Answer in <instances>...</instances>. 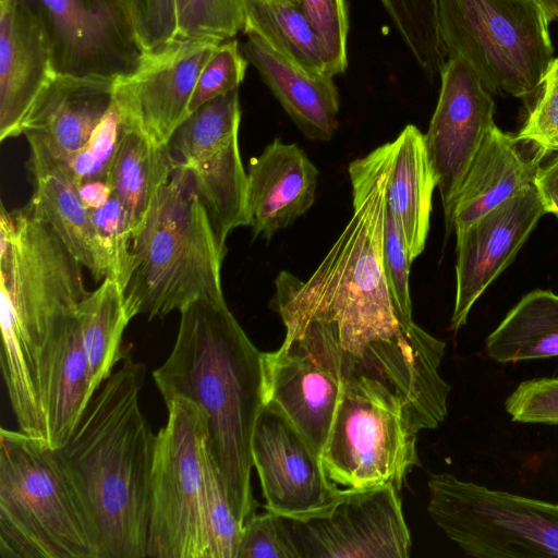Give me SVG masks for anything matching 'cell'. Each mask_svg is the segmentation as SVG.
Masks as SVG:
<instances>
[{"instance_id": "obj_1", "label": "cell", "mask_w": 558, "mask_h": 558, "mask_svg": "<svg viewBox=\"0 0 558 558\" xmlns=\"http://www.w3.org/2000/svg\"><path fill=\"white\" fill-rule=\"evenodd\" d=\"M392 144L349 165L353 214L328 253L301 280L278 275L272 307L295 341L342 390L398 413L416 433L448 415L440 375L446 343L395 306L383 264Z\"/></svg>"}, {"instance_id": "obj_2", "label": "cell", "mask_w": 558, "mask_h": 558, "mask_svg": "<svg viewBox=\"0 0 558 558\" xmlns=\"http://www.w3.org/2000/svg\"><path fill=\"white\" fill-rule=\"evenodd\" d=\"M83 265L28 201L0 214L1 371L22 432L47 428L48 396L71 317L87 295Z\"/></svg>"}, {"instance_id": "obj_3", "label": "cell", "mask_w": 558, "mask_h": 558, "mask_svg": "<svg viewBox=\"0 0 558 558\" xmlns=\"http://www.w3.org/2000/svg\"><path fill=\"white\" fill-rule=\"evenodd\" d=\"M180 314L172 351L153 378L166 404L183 397L204 411L210 452L243 526L258 506L251 485L252 437L266 402L264 352L225 299H198Z\"/></svg>"}, {"instance_id": "obj_4", "label": "cell", "mask_w": 558, "mask_h": 558, "mask_svg": "<svg viewBox=\"0 0 558 558\" xmlns=\"http://www.w3.org/2000/svg\"><path fill=\"white\" fill-rule=\"evenodd\" d=\"M145 367L129 353L54 452L81 499L98 558H146L156 436L143 415Z\"/></svg>"}, {"instance_id": "obj_5", "label": "cell", "mask_w": 558, "mask_h": 558, "mask_svg": "<svg viewBox=\"0 0 558 558\" xmlns=\"http://www.w3.org/2000/svg\"><path fill=\"white\" fill-rule=\"evenodd\" d=\"M226 253L190 170L175 165L132 239L122 288L128 318H161L198 299H225L221 265Z\"/></svg>"}, {"instance_id": "obj_6", "label": "cell", "mask_w": 558, "mask_h": 558, "mask_svg": "<svg viewBox=\"0 0 558 558\" xmlns=\"http://www.w3.org/2000/svg\"><path fill=\"white\" fill-rule=\"evenodd\" d=\"M0 558H98L87 514L54 449L4 427Z\"/></svg>"}, {"instance_id": "obj_7", "label": "cell", "mask_w": 558, "mask_h": 558, "mask_svg": "<svg viewBox=\"0 0 558 558\" xmlns=\"http://www.w3.org/2000/svg\"><path fill=\"white\" fill-rule=\"evenodd\" d=\"M447 58L461 57L490 94H534L554 60L550 21L535 0H438Z\"/></svg>"}, {"instance_id": "obj_8", "label": "cell", "mask_w": 558, "mask_h": 558, "mask_svg": "<svg viewBox=\"0 0 558 558\" xmlns=\"http://www.w3.org/2000/svg\"><path fill=\"white\" fill-rule=\"evenodd\" d=\"M427 510L475 558H558V504L492 489L452 473L432 474Z\"/></svg>"}, {"instance_id": "obj_9", "label": "cell", "mask_w": 558, "mask_h": 558, "mask_svg": "<svg viewBox=\"0 0 558 558\" xmlns=\"http://www.w3.org/2000/svg\"><path fill=\"white\" fill-rule=\"evenodd\" d=\"M166 405L168 421L156 436L146 557L207 558L206 415L183 397Z\"/></svg>"}, {"instance_id": "obj_10", "label": "cell", "mask_w": 558, "mask_h": 558, "mask_svg": "<svg viewBox=\"0 0 558 558\" xmlns=\"http://www.w3.org/2000/svg\"><path fill=\"white\" fill-rule=\"evenodd\" d=\"M240 121L235 89L190 112L167 145L174 165L190 170L198 198L225 245L232 230L248 225Z\"/></svg>"}, {"instance_id": "obj_11", "label": "cell", "mask_w": 558, "mask_h": 558, "mask_svg": "<svg viewBox=\"0 0 558 558\" xmlns=\"http://www.w3.org/2000/svg\"><path fill=\"white\" fill-rule=\"evenodd\" d=\"M416 435L398 413L342 390L322 464L339 487L392 485L400 492L420 465Z\"/></svg>"}, {"instance_id": "obj_12", "label": "cell", "mask_w": 558, "mask_h": 558, "mask_svg": "<svg viewBox=\"0 0 558 558\" xmlns=\"http://www.w3.org/2000/svg\"><path fill=\"white\" fill-rule=\"evenodd\" d=\"M57 75L116 78L132 73L142 49L121 0H27Z\"/></svg>"}, {"instance_id": "obj_13", "label": "cell", "mask_w": 558, "mask_h": 558, "mask_svg": "<svg viewBox=\"0 0 558 558\" xmlns=\"http://www.w3.org/2000/svg\"><path fill=\"white\" fill-rule=\"evenodd\" d=\"M299 558H408L411 536L392 485L342 488L325 510L287 518Z\"/></svg>"}, {"instance_id": "obj_14", "label": "cell", "mask_w": 558, "mask_h": 558, "mask_svg": "<svg viewBox=\"0 0 558 558\" xmlns=\"http://www.w3.org/2000/svg\"><path fill=\"white\" fill-rule=\"evenodd\" d=\"M219 43L175 37L145 52L132 73L116 77L113 100L126 124L167 146L189 116L199 73Z\"/></svg>"}, {"instance_id": "obj_15", "label": "cell", "mask_w": 558, "mask_h": 558, "mask_svg": "<svg viewBox=\"0 0 558 558\" xmlns=\"http://www.w3.org/2000/svg\"><path fill=\"white\" fill-rule=\"evenodd\" d=\"M252 460L266 510L287 518H306L328 508L341 488L331 482L320 456L271 401L255 422Z\"/></svg>"}, {"instance_id": "obj_16", "label": "cell", "mask_w": 558, "mask_h": 558, "mask_svg": "<svg viewBox=\"0 0 558 558\" xmlns=\"http://www.w3.org/2000/svg\"><path fill=\"white\" fill-rule=\"evenodd\" d=\"M439 76V97L424 137L447 221L468 169L495 125V102L461 57L447 58Z\"/></svg>"}, {"instance_id": "obj_17", "label": "cell", "mask_w": 558, "mask_h": 558, "mask_svg": "<svg viewBox=\"0 0 558 558\" xmlns=\"http://www.w3.org/2000/svg\"><path fill=\"white\" fill-rule=\"evenodd\" d=\"M545 214L532 185L456 232V299L451 330L457 331L465 325L474 303L514 259Z\"/></svg>"}, {"instance_id": "obj_18", "label": "cell", "mask_w": 558, "mask_h": 558, "mask_svg": "<svg viewBox=\"0 0 558 558\" xmlns=\"http://www.w3.org/2000/svg\"><path fill=\"white\" fill-rule=\"evenodd\" d=\"M56 75L27 0L0 2V141L23 135L33 106Z\"/></svg>"}, {"instance_id": "obj_19", "label": "cell", "mask_w": 558, "mask_h": 558, "mask_svg": "<svg viewBox=\"0 0 558 558\" xmlns=\"http://www.w3.org/2000/svg\"><path fill=\"white\" fill-rule=\"evenodd\" d=\"M246 207L255 236L269 240L314 204L319 171L294 143L275 138L251 159Z\"/></svg>"}, {"instance_id": "obj_20", "label": "cell", "mask_w": 558, "mask_h": 558, "mask_svg": "<svg viewBox=\"0 0 558 558\" xmlns=\"http://www.w3.org/2000/svg\"><path fill=\"white\" fill-rule=\"evenodd\" d=\"M266 401H271L320 456L342 392L340 384L292 340L264 352Z\"/></svg>"}, {"instance_id": "obj_21", "label": "cell", "mask_w": 558, "mask_h": 558, "mask_svg": "<svg viewBox=\"0 0 558 558\" xmlns=\"http://www.w3.org/2000/svg\"><path fill=\"white\" fill-rule=\"evenodd\" d=\"M113 83L114 78L56 75L33 106L23 135L38 138L66 163L112 106Z\"/></svg>"}, {"instance_id": "obj_22", "label": "cell", "mask_w": 558, "mask_h": 558, "mask_svg": "<svg viewBox=\"0 0 558 558\" xmlns=\"http://www.w3.org/2000/svg\"><path fill=\"white\" fill-rule=\"evenodd\" d=\"M521 140L496 124L477 149L454 198L447 231H461L486 211L534 185L545 153L523 150Z\"/></svg>"}, {"instance_id": "obj_23", "label": "cell", "mask_w": 558, "mask_h": 558, "mask_svg": "<svg viewBox=\"0 0 558 558\" xmlns=\"http://www.w3.org/2000/svg\"><path fill=\"white\" fill-rule=\"evenodd\" d=\"M26 138L29 144L27 168L34 187L29 202L94 280L106 279L107 260L68 165L52 156L38 138Z\"/></svg>"}, {"instance_id": "obj_24", "label": "cell", "mask_w": 558, "mask_h": 558, "mask_svg": "<svg viewBox=\"0 0 558 558\" xmlns=\"http://www.w3.org/2000/svg\"><path fill=\"white\" fill-rule=\"evenodd\" d=\"M241 49L305 137L326 142L335 135L340 101L333 75L300 70L254 35Z\"/></svg>"}, {"instance_id": "obj_25", "label": "cell", "mask_w": 558, "mask_h": 558, "mask_svg": "<svg viewBox=\"0 0 558 558\" xmlns=\"http://www.w3.org/2000/svg\"><path fill=\"white\" fill-rule=\"evenodd\" d=\"M391 144L386 204L413 262L425 247L437 180L424 134L415 125L408 124Z\"/></svg>"}, {"instance_id": "obj_26", "label": "cell", "mask_w": 558, "mask_h": 558, "mask_svg": "<svg viewBox=\"0 0 558 558\" xmlns=\"http://www.w3.org/2000/svg\"><path fill=\"white\" fill-rule=\"evenodd\" d=\"M174 167L167 146L129 126L116 156L110 182L113 194L125 211L133 236L144 225Z\"/></svg>"}, {"instance_id": "obj_27", "label": "cell", "mask_w": 558, "mask_h": 558, "mask_svg": "<svg viewBox=\"0 0 558 558\" xmlns=\"http://www.w3.org/2000/svg\"><path fill=\"white\" fill-rule=\"evenodd\" d=\"M485 352L501 364L558 356V295L539 289L524 295L488 335Z\"/></svg>"}, {"instance_id": "obj_28", "label": "cell", "mask_w": 558, "mask_h": 558, "mask_svg": "<svg viewBox=\"0 0 558 558\" xmlns=\"http://www.w3.org/2000/svg\"><path fill=\"white\" fill-rule=\"evenodd\" d=\"M245 35L308 74L328 73L324 50L311 23L289 0H242Z\"/></svg>"}, {"instance_id": "obj_29", "label": "cell", "mask_w": 558, "mask_h": 558, "mask_svg": "<svg viewBox=\"0 0 558 558\" xmlns=\"http://www.w3.org/2000/svg\"><path fill=\"white\" fill-rule=\"evenodd\" d=\"M84 351L94 395L126 353L122 336L131 322L125 313L122 289L111 278L88 292L77 307Z\"/></svg>"}, {"instance_id": "obj_30", "label": "cell", "mask_w": 558, "mask_h": 558, "mask_svg": "<svg viewBox=\"0 0 558 558\" xmlns=\"http://www.w3.org/2000/svg\"><path fill=\"white\" fill-rule=\"evenodd\" d=\"M417 65L434 81L447 61L439 34L438 0H380Z\"/></svg>"}, {"instance_id": "obj_31", "label": "cell", "mask_w": 558, "mask_h": 558, "mask_svg": "<svg viewBox=\"0 0 558 558\" xmlns=\"http://www.w3.org/2000/svg\"><path fill=\"white\" fill-rule=\"evenodd\" d=\"M204 510L207 558H236L243 526L233 513L209 446L205 460Z\"/></svg>"}, {"instance_id": "obj_32", "label": "cell", "mask_w": 558, "mask_h": 558, "mask_svg": "<svg viewBox=\"0 0 558 558\" xmlns=\"http://www.w3.org/2000/svg\"><path fill=\"white\" fill-rule=\"evenodd\" d=\"M177 37L225 41L243 31L242 0H177Z\"/></svg>"}, {"instance_id": "obj_33", "label": "cell", "mask_w": 558, "mask_h": 558, "mask_svg": "<svg viewBox=\"0 0 558 558\" xmlns=\"http://www.w3.org/2000/svg\"><path fill=\"white\" fill-rule=\"evenodd\" d=\"M128 129L129 125L113 100L85 146L66 162L76 184L110 179L116 156Z\"/></svg>"}, {"instance_id": "obj_34", "label": "cell", "mask_w": 558, "mask_h": 558, "mask_svg": "<svg viewBox=\"0 0 558 558\" xmlns=\"http://www.w3.org/2000/svg\"><path fill=\"white\" fill-rule=\"evenodd\" d=\"M305 15L322 44L326 70L331 75L347 69L349 16L345 0H289Z\"/></svg>"}, {"instance_id": "obj_35", "label": "cell", "mask_w": 558, "mask_h": 558, "mask_svg": "<svg viewBox=\"0 0 558 558\" xmlns=\"http://www.w3.org/2000/svg\"><path fill=\"white\" fill-rule=\"evenodd\" d=\"M88 211L107 260V278L117 281L122 289L128 277L133 238L125 211L114 194L104 205Z\"/></svg>"}, {"instance_id": "obj_36", "label": "cell", "mask_w": 558, "mask_h": 558, "mask_svg": "<svg viewBox=\"0 0 558 558\" xmlns=\"http://www.w3.org/2000/svg\"><path fill=\"white\" fill-rule=\"evenodd\" d=\"M247 64L248 61L236 39L219 43L199 73L189 112L221 95L239 89Z\"/></svg>"}, {"instance_id": "obj_37", "label": "cell", "mask_w": 558, "mask_h": 558, "mask_svg": "<svg viewBox=\"0 0 558 558\" xmlns=\"http://www.w3.org/2000/svg\"><path fill=\"white\" fill-rule=\"evenodd\" d=\"M236 558H299L287 519L267 510L243 525Z\"/></svg>"}, {"instance_id": "obj_38", "label": "cell", "mask_w": 558, "mask_h": 558, "mask_svg": "<svg viewBox=\"0 0 558 558\" xmlns=\"http://www.w3.org/2000/svg\"><path fill=\"white\" fill-rule=\"evenodd\" d=\"M505 410L517 423L558 425V377L521 381L506 398Z\"/></svg>"}, {"instance_id": "obj_39", "label": "cell", "mask_w": 558, "mask_h": 558, "mask_svg": "<svg viewBox=\"0 0 558 558\" xmlns=\"http://www.w3.org/2000/svg\"><path fill=\"white\" fill-rule=\"evenodd\" d=\"M144 52L177 37V0H121Z\"/></svg>"}, {"instance_id": "obj_40", "label": "cell", "mask_w": 558, "mask_h": 558, "mask_svg": "<svg viewBox=\"0 0 558 558\" xmlns=\"http://www.w3.org/2000/svg\"><path fill=\"white\" fill-rule=\"evenodd\" d=\"M383 264L390 298L404 317L412 318L409 289L411 259L402 232L387 208L384 218Z\"/></svg>"}, {"instance_id": "obj_41", "label": "cell", "mask_w": 558, "mask_h": 558, "mask_svg": "<svg viewBox=\"0 0 558 558\" xmlns=\"http://www.w3.org/2000/svg\"><path fill=\"white\" fill-rule=\"evenodd\" d=\"M542 94L517 137L546 151H558V57L551 61Z\"/></svg>"}, {"instance_id": "obj_42", "label": "cell", "mask_w": 558, "mask_h": 558, "mask_svg": "<svg viewBox=\"0 0 558 558\" xmlns=\"http://www.w3.org/2000/svg\"><path fill=\"white\" fill-rule=\"evenodd\" d=\"M534 186L546 214H554L558 218V155L538 169Z\"/></svg>"}, {"instance_id": "obj_43", "label": "cell", "mask_w": 558, "mask_h": 558, "mask_svg": "<svg viewBox=\"0 0 558 558\" xmlns=\"http://www.w3.org/2000/svg\"><path fill=\"white\" fill-rule=\"evenodd\" d=\"M77 187L88 210L100 207L113 194L110 179L82 182L77 184Z\"/></svg>"}, {"instance_id": "obj_44", "label": "cell", "mask_w": 558, "mask_h": 558, "mask_svg": "<svg viewBox=\"0 0 558 558\" xmlns=\"http://www.w3.org/2000/svg\"><path fill=\"white\" fill-rule=\"evenodd\" d=\"M547 19L551 22L558 20V0H535Z\"/></svg>"}, {"instance_id": "obj_45", "label": "cell", "mask_w": 558, "mask_h": 558, "mask_svg": "<svg viewBox=\"0 0 558 558\" xmlns=\"http://www.w3.org/2000/svg\"><path fill=\"white\" fill-rule=\"evenodd\" d=\"M5 1H8V0H0V2H5Z\"/></svg>"}]
</instances>
